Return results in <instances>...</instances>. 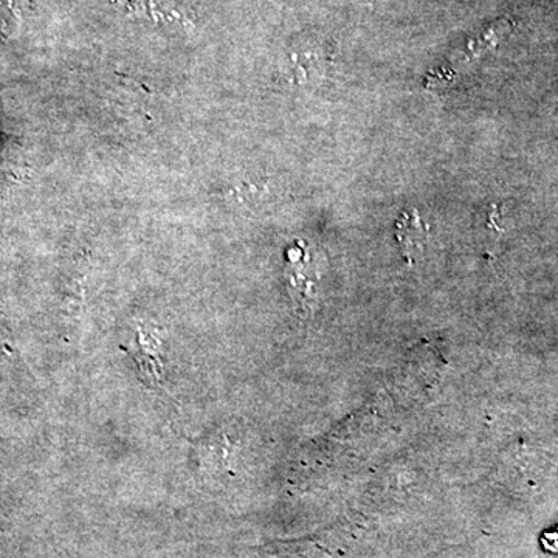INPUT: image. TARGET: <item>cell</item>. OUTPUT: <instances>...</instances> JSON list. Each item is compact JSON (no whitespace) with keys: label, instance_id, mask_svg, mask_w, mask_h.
I'll return each instance as SVG.
<instances>
[{"label":"cell","instance_id":"7a4b0ae2","mask_svg":"<svg viewBox=\"0 0 558 558\" xmlns=\"http://www.w3.org/2000/svg\"><path fill=\"white\" fill-rule=\"evenodd\" d=\"M396 240L399 242L400 252L409 266L421 263L425 256L428 241V226L421 219L416 209L405 211L396 223Z\"/></svg>","mask_w":558,"mask_h":558},{"label":"cell","instance_id":"3957f363","mask_svg":"<svg viewBox=\"0 0 558 558\" xmlns=\"http://www.w3.org/2000/svg\"><path fill=\"white\" fill-rule=\"evenodd\" d=\"M296 253V258L290 256L288 266V279L290 289H292L293 296L299 303L300 310L307 312L312 310V304L315 301V269L312 266L311 258L304 255L303 250H293Z\"/></svg>","mask_w":558,"mask_h":558},{"label":"cell","instance_id":"6da1fadb","mask_svg":"<svg viewBox=\"0 0 558 558\" xmlns=\"http://www.w3.org/2000/svg\"><path fill=\"white\" fill-rule=\"evenodd\" d=\"M163 329L138 319L132 328L131 339L123 347L137 363L140 377L149 388L163 389Z\"/></svg>","mask_w":558,"mask_h":558}]
</instances>
